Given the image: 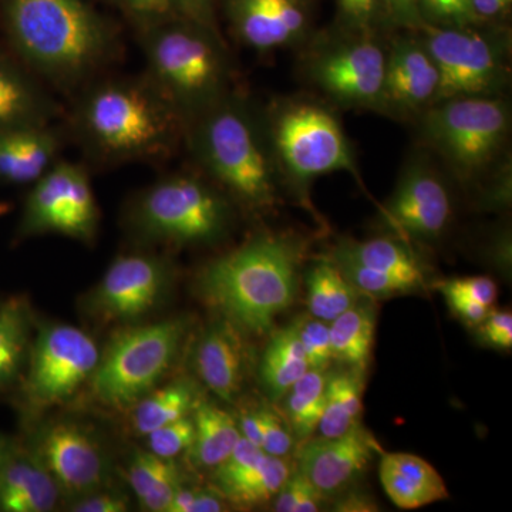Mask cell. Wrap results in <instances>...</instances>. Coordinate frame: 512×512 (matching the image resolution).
<instances>
[{
  "instance_id": "6da1fadb",
  "label": "cell",
  "mask_w": 512,
  "mask_h": 512,
  "mask_svg": "<svg viewBox=\"0 0 512 512\" xmlns=\"http://www.w3.org/2000/svg\"><path fill=\"white\" fill-rule=\"evenodd\" d=\"M76 127L93 156L124 163L170 156L187 123L144 77L92 87L77 104Z\"/></svg>"
},
{
  "instance_id": "7a4b0ae2",
  "label": "cell",
  "mask_w": 512,
  "mask_h": 512,
  "mask_svg": "<svg viewBox=\"0 0 512 512\" xmlns=\"http://www.w3.org/2000/svg\"><path fill=\"white\" fill-rule=\"evenodd\" d=\"M301 249L291 238L262 234L212 262L198 288L241 332H268L295 301Z\"/></svg>"
},
{
  "instance_id": "3957f363",
  "label": "cell",
  "mask_w": 512,
  "mask_h": 512,
  "mask_svg": "<svg viewBox=\"0 0 512 512\" xmlns=\"http://www.w3.org/2000/svg\"><path fill=\"white\" fill-rule=\"evenodd\" d=\"M5 15L20 56L57 84L86 79L117 49L109 22L84 0H5Z\"/></svg>"
},
{
  "instance_id": "277c9868",
  "label": "cell",
  "mask_w": 512,
  "mask_h": 512,
  "mask_svg": "<svg viewBox=\"0 0 512 512\" xmlns=\"http://www.w3.org/2000/svg\"><path fill=\"white\" fill-rule=\"evenodd\" d=\"M141 37L147 79L185 123L227 96L229 63L217 29L171 18L143 30Z\"/></svg>"
},
{
  "instance_id": "5b68a950",
  "label": "cell",
  "mask_w": 512,
  "mask_h": 512,
  "mask_svg": "<svg viewBox=\"0 0 512 512\" xmlns=\"http://www.w3.org/2000/svg\"><path fill=\"white\" fill-rule=\"evenodd\" d=\"M185 136L200 164L238 200L252 208L274 204V157L247 104L225 96L188 121Z\"/></svg>"
},
{
  "instance_id": "8992f818",
  "label": "cell",
  "mask_w": 512,
  "mask_h": 512,
  "mask_svg": "<svg viewBox=\"0 0 512 512\" xmlns=\"http://www.w3.org/2000/svg\"><path fill=\"white\" fill-rule=\"evenodd\" d=\"M187 322L168 319L121 330L110 340L92 379L93 394L104 406L127 409L156 389L173 365Z\"/></svg>"
},
{
  "instance_id": "52a82bcc",
  "label": "cell",
  "mask_w": 512,
  "mask_h": 512,
  "mask_svg": "<svg viewBox=\"0 0 512 512\" xmlns=\"http://www.w3.org/2000/svg\"><path fill=\"white\" fill-rule=\"evenodd\" d=\"M131 221L137 234L150 241L201 244L224 234L229 207L201 178L171 175L141 194Z\"/></svg>"
},
{
  "instance_id": "ba28073f",
  "label": "cell",
  "mask_w": 512,
  "mask_h": 512,
  "mask_svg": "<svg viewBox=\"0 0 512 512\" xmlns=\"http://www.w3.org/2000/svg\"><path fill=\"white\" fill-rule=\"evenodd\" d=\"M424 131L458 175L473 178L503 150L510 113L494 97H454L426 114Z\"/></svg>"
},
{
  "instance_id": "9c48e42d",
  "label": "cell",
  "mask_w": 512,
  "mask_h": 512,
  "mask_svg": "<svg viewBox=\"0 0 512 512\" xmlns=\"http://www.w3.org/2000/svg\"><path fill=\"white\" fill-rule=\"evenodd\" d=\"M269 138L278 160L299 181L339 170L355 173L342 127L330 111L316 104L281 107L272 119Z\"/></svg>"
},
{
  "instance_id": "30bf717a",
  "label": "cell",
  "mask_w": 512,
  "mask_h": 512,
  "mask_svg": "<svg viewBox=\"0 0 512 512\" xmlns=\"http://www.w3.org/2000/svg\"><path fill=\"white\" fill-rule=\"evenodd\" d=\"M97 227L99 207L86 168L72 161H56L30 191L20 231L90 242Z\"/></svg>"
},
{
  "instance_id": "8fae6325",
  "label": "cell",
  "mask_w": 512,
  "mask_h": 512,
  "mask_svg": "<svg viewBox=\"0 0 512 512\" xmlns=\"http://www.w3.org/2000/svg\"><path fill=\"white\" fill-rule=\"evenodd\" d=\"M100 360L99 348L83 330L69 325L40 332L28 377L29 402L36 409L59 406L92 379Z\"/></svg>"
},
{
  "instance_id": "7c38bea8",
  "label": "cell",
  "mask_w": 512,
  "mask_h": 512,
  "mask_svg": "<svg viewBox=\"0 0 512 512\" xmlns=\"http://www.w3.org/2000/svg\"><path fill=\"white\" fill-rule=\"evenodd\" d=\"M427 52L439 70V99L490 96L503 83L504 57L488 37L423 25Z\"/></svg>"
},
{
  "instance_id": "4fadbf2b",
  "label": "cell",
  "mask_w": 512,
  "mask_h": 512,
  "mask_svg": "<svg viewBox=\"0 0 512 512\" xmlns=\"http://www.w3.org/2000/svg\"><path fill=\"white\" fill-rule=\"evenodd\" d=\"M170 278V268L154 255L119 256L89 299L94 315L104 320H133L156 306Z\"/></svg>"
},
{
  "instance_id": "5bb4252c",
  "label": "cell",
  "mask_w": 512,
  "mask_h": 512,
  "mask_svg": "<svg viewBox=\"0 0 512 512\" xmlns=\"http://www.w3.org/2000/svg\"><path fill=\"white\" fill-rule=\"evenodd\" d=\"M386 59L382 47L372 40H355L320 55L313 63L312 76L342 103L383 106Z\"/></svg>"
},
{
  "instance_id": "9a60e30c",
  "label": "cell",
  "mask_w": 512,
  "mask_h": 512,
  "mask_svg": "<svg viewBox=\"0 0 512 512\" xmlns=\"http://www.w3.org/2000/svg\"><path fill=\"white\" fill-rule=\"evenodd\" d=\"M33 456L63 493L83 497L103 483L104 458L99 444L77 424L60 421L40 431Z\"/></svg>"
},
{
  "instance_id": "2e32d148",
  "label": "cell",
  "mask_w": 512,
  "mask_h": 512,
  "mask_svg": "<svg viewBox=\"0 0 512 512\" xmlns=\"http://www.w3.org/2000/svg\"><path fill=\"white\" fill-rule=\"evenodd\" d=\"M225 9L239 42L262 53L301 39L312 15L309 0H225Z\"/></svg>"
},
{
  "instance_id": "e0dca14e",
  "label": "cell",
  "mask_w": 512,
  "mask_h": 512,
  "mask_svg": "<svg viewBox=\"0 0 512 512\" xmlns=\"http://www.w3.org/2000/svg\"><path fill=\"white\" fill-rule=\"evenodd\" d=\"M377 450L373 437L360 426L343 436L309 440L299 456V473L323 498L329 497L362 474Z\"/></svg>"
},
{
  "instance_id": "ac0fdd59",
  "label": "cell",
  "mask_w": 512,
  "mask_h": 512,
  "mask_svg": "<svg viewBox=\"0 0 512 512\" xmlns=\"http://www.w3.org/2000/svg\"><path fill=\"white\" fill-rule=\"evenodd\" d=\"M451 215L450 195L436 174L414 167L404 175L386 210L390 224L413 238L439 237Z\"/></svg>"
},
{
  "instance_id": "d6986e66",
  "label": "cell",
  "mask_w": 512,
  "mask_h": 512,
  "mask_svg": "<svg viewBox=\"0 0 512 512\" xmlns=\"http://www.w3.org/2000/svg\"><path fill=\"white\" fill-rule=\"evenodd\" d=\"M440 77L426 46L403 40L386 59L383 106L417 111L439 99Z\"/></svg>"
},
{
  "instance_id": "ffe728a7",
  "label": "cell",
  "mask_w": 512,
  "mask_h": 512,
  "mask_svg": "<svg viewBox=\"0 0 512 512\" xmlns=\"http://www.w3.org/2000/svg\"><path fill=\"white\" fill-rule=\"evenodd\" d=\"M62 137L46 124H29L0 130V180L36 183L59 161Z\"/></svg>"
},
{
  "instance_id": "44dd1931",
  "label": "cell",
  "mask_w": 512,
  "mask_h": 512,
  "mask_svg": "<svg viewBox=\"0 0 512 512\" xmlns=\"http://www.w3.org/2000/svg\"><path fill=\"white\" fill-rule=\"evenodd\" d=\"M245 359L241 330L222 319L214 323L198 343L195 367L212 393L225 402H232L244 382Z\"/></svg>"
},
{
  "instance_id": "7402d4cb",
  "label": "cell",
  "mask_w": 512,
  "mask_h": 512,
  "mask_svg": "<svg viewBox=\"0 0 512 512\" xmlns=\"http://www.w3.org/2000/svg\"><path fill=\"white\" fill-rule=\"evenodd\" d=\"M379 477L384 493L400 510H417L450 497L439 471L414 454H383Z\"/></svg>"
},
{
  "instance_id": "603a6c76",
  "label": "cell",
  "mask_w": 512,
  "mask_h": 512,
  "mask_svg": "<svg viewBox=\"0 0 512 512\" xmlns=\"http://www.w3.org/2000/svg\"><path fill=\"white\" fill-rule=\"evenodd\" d=\"M59 487L35 456L13 458L0 470V510L6 512L52 511Z\"/></svg>"
},
{
  "instance_id": "cb8c5ba5",
  "label": "cell",
  "mask_w": 512,
  "mask_h": 512,
  "mask_svg": "<svg viewBox=\"0 0 512 512\" xmlns=\"http://www.w3.org/2000/svg\"><path fill=\"white\" fill-rule=\"evenodd\" d=\"M377 309L370 301L350 306L329 323L333 359L365 372L375 342Z\"/></svg>"
},
{
  "instance_id": "d4e9b609",
  "label": "cell",
  "mask_w": 512,
  "mask_h": 512,
  "mask_svg": "<svg viewBox=\"0 0 512 512\" xmlns=\"http://www.w3.org/2000/svg\"><path fill=\"white\" fill-rule=\"evenodd\" d=\"M192 413L195 426L192 457L200 467L217 468L241 440L237 420L211 403H198Z\"/></svg>"
},
{
  "instance_id": "484cf974",
  "label": "cell",
  "mask_w": 512,
  "mask_h": 512,
  "mask_svg": "<svg viewBox=\"0 0 512 512\" xmlns=\"http://www.w3.org/2000/svg\"><path fill=\"white\" fill-rule=\"evenodd\" d=\"M309 367L295 323L276 332L266 346L261 362V380L274 400L282 399Z\"/></svg>"
},
{
  "instance_id": "4316f807",
  "label": "cell",
  "mask_w": 512,
  "mask_h": 512,
  "mask_svg": "<svg viewBox=\"0 0 512 512\" xmlns=\"http://www.w3.org/2000/svg\"><path fill=\"white\" fill-rule=\"evenodd\" d=\"M53 106L18 70L0 62V130L49 123Z\"/></svg>"
},
{
  "instance_id": "83f0119b",
  "label": "cell",
  "mask_w": 512,
  "mask_h": 512,
  "mask_svg": "<svg viewBox=\"0 0 512 512\" xmlns=\"http://www.w3.org/2000/svg\"><path fill=\"white\" fill-rule=\"evenodd\" d=\"M128 478L141 505L153 512H168L175 493L183 485L180 470L173 460L158 457L151 451L136 454Z\"/></svg>"
},
{
  "instance_id": "f1b7e54d",
  "label": "cell",
  "mask_w": 512,
  "mask_h": 512,
  "mask_svg": "<svg viewBox=\"0 0 512 512\" xmlns=\"http://www.w3.org/2000/svg\"><path fill=\"white\" fill-rule=\"evenodd\" d=\"M339 262H349L375 269L384 274L402 276L414 284L424 286L423 266L409 248L390 238H376L370 241L348 244L340 249Z\"/></svg>"
},
{
  "instance_id": "f546056e",
  "label": "cell",
  "mask_w": 512,
  "mask_h": 512,
  "mask_svg": "<svg viewBox=\"0 0 512 512\" xmlns=\"http://www.w3.org/2000/svg\"><path fill=\"white\" fill-rule=\"evenodd\" d=\"M197 392L187 380L153 389L134 404L133 427L141 436L190 416L197 407Z\"/></svg>"
},
{
  "instance_id": "4dcf8cb0",
  "label": "cell",
  "mask_w": 512,
  "mask_h": 512,
  "mask_svg": "<svg viewBox=\"0 0 512 512\" xmlns=\"http://www.w3.org/2000/svg\"><path fill=\"white\" fill-rule=\"evenodd\" d=\"M360 370L330 376L325 409L318 430L322 437H339L359 427L363 404V379Z\"/></svg>"
},
{
  "instance_id": "1f68e13d",
  "label": "cell",
  "mask_w": 512,
  "mask_h": 512,
  "mask_svg": "<svg viewBox=\"0 0 512 512\" xmlns=\"http://www.w3.org/2000/svg\"><path fill=\"white\" fill-rule=\"evenodd\" d=\"M329 376L325 370L309 369L285 394V412L296 437L308 440L318 430L326 404Z\"/></svg>"
},
{
  "instance_id": "d6a6232c",
  "label": "cell",
  "mask_w": 512,
  "mask_h": 512,
  "mask_svg": "<svg viewBox=\"0 0 512 512\" xmlns=\"http://www.w3.org/2000/svg\"><path fill=\"white\" fill-rule=\"evenodd\" d=\"M357 301V289L339 266L322 262L308 275V308L313 318L332 322Z\"/></svg>"
},
{
  "instance_id": "836d02e7",
  "label": "cell",
  "mask_w": 512,
  "mask_h": 512,
  "mask_svg": "<svg viewBox=\"0 0 512 512\" xmlns=\"http://www.w3.org/2000/svg\"><path fill=\"white\" fill-rule=\"evenodd\" d=\"M292 476V467L284 457L265 454L241 480L227 488L222 497L239 507H256L274 500Z\"/></svg>"
},
{
  "instance_id": "e575fe53",
  "label": "cell",
  "mask_w": 512,
  "mask_h": 512,
  "mask_svg": "<svg viewBox=\"0 0 512 512\" xmlns=\"http://www.w3.org/2000/svg\"><path fill=\"white\" fill-rule=\"evenodd\" d=\"M29 320L25 306L19 302L0 306V387L18 372L26 343Z\"/></svg>"
},
{
  "instance_id": "d590c367",
  "label": "cell",
  "mask_w": 512,
  "mask_h": 512,
  "mask_svg": "<svg viewBox=\"0 0 512 512\" xmlns=\"http://www.w3.org/2000/svg\"><path fill=\"white\" fill-rule=\"evenodd\" d=\"M339 268L357 291L375 296V298L403 295V293L417 292L421 289L420 285L414 284L402 276L384 274L375 269L349 264V262H339Z\"/></svg>"
},
{
  "instance_id": "8d00e7d4",
  "label": "cell",
  "mask_w": 512,
  "mask_h": 512,
  "mask_svg": "<svg viewBox=\"0 0 512 512\" xmlns=\"http://www.w3.org/2000/svg\"><path fill=\"white\" fill-rule=\"evenodd\" d=\"M296 332L301 340L311 369L325 370L332 356L330 346L329 323L313 316H305L296 320Z\"/></svg>"
},
{
  "instance_id": "74e56055",
  "label": "cell",
  "mask_w": 512,
  "mask_h": 512,
  "mask_svg": "<svg viewBox=\"0 0 512 512\" xmlns=\"http://www.w3.org/2000/svg\"><path fill=\"white\" fill-rule=\"evenodd\" d=\"M194 437V420L184 417V419L151 431L150 434H147V444L151 453L173 460L174 457L180 456L183 451L191 448Z\"/></svg>"
},
{
  "instance_id": "f35d334b",
  "label": "cell",
  "mask_w": 512,
  "mask_h": 512,
  "mask_svg": "<svg viewBox=\"0 0 512 512\" xmlns=\"http://www.w3.org/2000/svg\"><path fill=\"white\" fill-rule=\"evenodd\" d=\"M262 456H264V451L261 448L252 444L245 437H241L237 447L229 454L227 460L215 468L214 478L218 491L224 493L227 488L241 480Z\"/></svg>"
},
{
  "instance_id": "ab89813d",
  "label": "cell",
  "mask_w": 512,
  "mask_h": 512,
  "mask_svg": "<svg viewBox=\"0 0 512 512\" xmlns=\"http://www.w3.org/2000/svg\"><path fill=\"white\" fill-rule=\"evenodd\" d=\"M258 416L261 424V450L269 456H288L295 443L289 423L269 407L258 409Z\"/></svg>"
},
{
  "instance_id": "60d3db41",
  "label": "cell",
  "mask_w": 512,
  "mask_h": 512,
  "mask_svg": "<svg viewBox=\"0 0 512 512\" xmlns=\"http://www.w3.org/2000/svg\"><path fill=\"white\" fill-rule=\"evenodd\" d=\"M419 9L433 22L464 26L478 20L473 0H419Z\"/></svg>"
},
{
  "instance_id": "b9f144b4",
  "label": "cell",
  "mask_w": 512,
  "mask_h": 512,
  "mask_svg": "<svg viewBox=\"0 0 512 512\" xmlns=\"http://www.w3.org/2000/svg\"><path fill=\"white\" fill-rule=\"evenodd\" d=\"M119 3L141 32L164 20L177 18L173 0H119Z\"/></svg>"
},
{
  "instance_id": "7bdbcfd3",
  "label": "cell",
  "mask_w": 512,
  "mask_h": 512,
  "mask_svg": "<svg viewBox=\"0 0 512 512\" xmlns=\"http://www.w3.org/2000/svg\"><path fill=\"white\" fill-rule=\"evenodd\" d=\"M441 292L467 296L488 308H491L497 299V285L488 276H470V278H458L444 282L441 285Z\"/></svg>"
},
{
  "instance_id": "ee69618b",
  "label": "cell",
  "mask_w": 512,
  "mask_h": 512,
  "mask_svg": "<svg viewBox=\"0 0 512 512\" xmlns=\"http://www.w3.org/2000/svg\"><path fill=\"white\" fill-rule=\"evenodd\" d=\"M485 345L497 349H511L512 315L508 311H491L478 325Z\"/></svg>"
},
{
  "instance_id": "f6af8a7d",
  "label": "cell",
  "mask_w": 512,
  "mask_h": 512,
  "mask_svg": "<svg viewBox=\"0 0 512 512\" xmlns=\"http://www.w3.org/2000/svg\"><path fill=\"white\" fill-rule=\"evenodd\" d=\"M340 15L349 28L366 30L372 26L382 0H338Z\"/></svg>"
},
{
  "instance_id": "bcb514c9",
  "label": "cell",
  "mask_w": 512,
  "mask_h": 512,
  "mask_svg": "<svg viewBox=\"0 0 512 512\" xmlns=\"http://www.w3.org/2000/svg\"><path fill=\"white\" fill-rule=\"evenodd\" d=\"M76 512H126L128 501L117 493H93L83 495L70 508Z\"/></svg>"
},
{
  "instance_id": "7dc6e473",
  "label": "cell",
  "mask_w": 512,
  "mask_h": 512,
  "mask_svg": "<svg viewBox=\"0 0 512 512\" xmlns=\"http://www.w3.org/2000/svg\"><path fill=\"white\" fill-rule=\"evenodd\" d=\"M215 0H173L175 15L177 18L191 20L211 29L215 26Z\"/></svg>"
},
{
  "instance_id": "c3c4849f",
  "label": "cell",
  "mask_w": 512,
  "mask_h": 512,
  "mask_svg": "<svg viewBox=\"0 0 512 512\" xmlns=\"http://www.w3.org/2000/svg\"><path fill=\"white\" fill-rule=\"evenodd\" d=\"M446 296L448 305L453 309L454 313L460 316L464 323L468 326H478L485 318L488 313L491 312V308L488 306L481 305L473 299L467 298V296L458 295V293L443 292Z\"/></svg>"
},
{
  "instance_id": "681fc988",
  "label": "cell",
  "mask_w": 512,
  "mask_h": 512,
  "mask_svg": "<svg viewBox=\"0 0 512 512\" xmlns=\"http://www.w3.org/2000/svg\"><path fill=\"white\" fill-rule=\"evenodd\" d=\"M382 6L396 22L404 26H423L419 0H382Z\"/></svg>"
},
{
  "instance_id": "f907efd6",
  "label": "cell",
  "mask_w": 512,
  "mask_h": 512,
  "mask_svg": "<svg viewBox=\"0 0 512 512\" xmlns=\"http://www.w3.org/2000/svg\"><path fill=\"white\" fill-rule=\"evenodd\" d=\"M323 497L319 491L305 477L299 473L298 494H296L293 512H316L319 511Z\"/></svg>"
},
{
  "instance_id": "816d5d0a",
  "label": "cell",
  "mask_w": 512,
  "mask_h": 512,
  "mask_svg": "<svg viewBox=\"0 0 512 512\" xmlns=\"http://www.w3.org/2000/svg\"><path fill=\"white\" fill-rule=\"evenodd\" d=\"M238 426L242 437L261 448V424H259L258 410L242 414Z\"/></svg>"
},
{
  "instance_id": "f5cc1de1",
  "label": "cell",
  "mask_w": 512,
  "mask_h": 512,
  "mask_svg": "<svg viewBox=\"0 0 512 512\" xmlns=\"http://www.w3.org/2000/svg\"><path fill=\"white\" fill-rule=\"evenodd\" d=\"M511 3L512 0H473V8L478 19H491L507 12Z\"/></svg>"
},
{
  "instance_id": "db71d44e",
  "label": "cell",
  "mask_w": 512,
  "mask_h": 512,
  "mask_svg": "<svg viewBox=\"0 0 512 512\" xmlns=\"http://www.w3.org/2000/svg\"><path fill=\"white\" fill-rule=\"evenodd\" d=\"M224 511V504L218 495L210 493V491L197 490L194 503L191 505L190 512H220Z\"/></svg>"
},
{
  "instance_id": "11a10c76",
  "label": "cell",
  "mask_w": 512,
  "mask_h": 512,
  "mask_svg": "<svg viewBox=\"0 0 512 512\" xmlns=\"http://www.w3.org/2000/svg\"><path fill=\"white\" fill-rule=\"evenodd\" d=\"M375 507L370 501H367L365 495H353V497L346 498L338 505V511H370Z\"/></svg>"
},
{
  "instance_id": "9f6ffc18",
  "label": "cell",
  "mask_w": 512,
  "mask_h": 512,
  "mask_svg": "<svg viewBox=\"0 0 512 512\" xmlns=\"http://www.w3.org/2000/svg\"><path fill=\"white\" fill-rule=\"evenodd\" d=\"M10 454L12 453H10L8 443H6L5 439L0 437V470H2L3 466H5V463L8 461Z\"/></svg>"
},
{
  "instance_id": "6f0895ef",
  "label": "cell",
  "mask_w": 512,
  "mask_h": 512,
  "mask_svg": "<svg viewBox=\"0 0 512 512\" xmlns=\"http://www.w3.org/2000/svg\"><path fill=\"white\" fill-rule=\"evenodd\" d=\"M9 208V205L6 204V202H0V217H3V215L8 214Z\"/></svg>"
}]
</instances>
